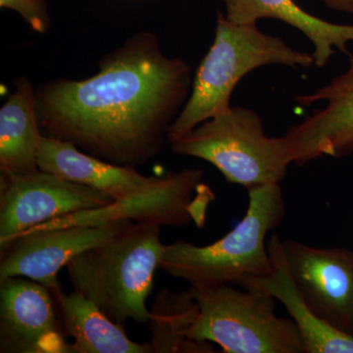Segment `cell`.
Segmentation results:
<instances>
[{
	"instance_id": "3957f363",
	"label": "cell",
	"mask_w": 353,
	"mask_h": 353,
	"mask_svg": "<svg viewBox=\"0 0 353 353\" xmlns=\"http://www.w3.org/2000/svg\"><path fill=\"white\" fill-rule=\"evenodd\" d=\"M245 217L215 243L199 246L185 241L165 245L159 268L190 285H236L273 271L265 245L267 234L284 219L280 183L250 188Z\"/></svg>"
},
{
	"instance_id": "7a4b0ae2",
	"label": "cell",
	"mask_w": 353,
	"mask_h": 353,
	"mask_svg": "<svg viewBox=\"0 0 353 353\" xmlns=\"http://www.w3.org/2000/svg\"><path fill=\"white\" fill-rule=\"evenodd\" d=\"M165 245L161 227L132 222L110 240L81 253L67 264L75 292L92 301L120 326L148 324L146 301L154 285Z\"/></svg>"
},
{
	"instance_id": "7c38bea8",
	"label": "cell",
	"mask_w": 353,
	"mask_h": 353,
	"mask_svg": "<svg viewBox=\"0 0 353 353\" xmlns=\"http://www.w3.org/2000/svg\"><path fill=\"white\" fill-rule=\"evenodd\" d=\"M54 296L25 277L0 282V352L71 353L58 323Z\"/></svg>"
},
{
	"instance_id": "9a60e30c",
	"label": "cell",
	"mask_w": 353,
	"mask_h": 353,
	"mask_svg": "<svg viewBox=\"0 0 353 353\" xmlns=\"http://www.w3.org/2000/svg\"><path fill=\"white\" fill-rule=\"evenodd\" d=\"M225 17L238 25L256 24L261 19H276L299 30L314 46L315 65L328 64L334 50L348 54L353 43V25H340L315 17L297 6L294 0H221Z\"/></svg>"
},
{
	"instance_id": "52a82bcc",
	"label": "cell",
	"mask_w": 353,
	"mask_h": 353,
	"mask_svg": "<svg viewBox=\"0 0 353 353\" xmlns=\"http://www.w3.org/2000/svg\"><path fill=\"white\" fill-rule=\"evenodd\" d=\"M214 199L212 190L203 183V172L201 169L170 171L150 187L114 201L108 205L48 221L28 231L101 226L121 221L160 227H183L194 223L202 228L205 224L209 205Z\"/></svg>"
},
{
	"instance_id": "2e32d148",
	"label": "cell",
	"mask_w": 353,
	"mask_h": 353,
	"mask_svg": "<svg viewBox=\"0 0 353 353\" xmlns=\"http://www.w3.org/2000/svg\"><path fill=\"white\" fill-rule=\"evenodd\" d=\"M14 92L0 109V173L39 170L43 132L36 106V88L26 77L13 82Z\"/></svg>"
},
{
	"instance_id": "277c9868",
	"label": "cell",
	"mask_w": 353,
	"mask_h": 353,
	"mask_svg": "<svg viewBox=\"0 0 353 353\" xmlns=\"http://www.w3.org/2000/svg\"><path fill=\"white\" fill-rule=\"evenodd\" d=\"M267 65L309 68L315 61L313 54L264 34L256 24H234L218 12L214 41L196 70L189 99L169 130V145L201 123L227 112L241 79Z\"/></svg>"
},
{
	"instance_id": "4fadbf2b",
	"label": "cell",
	"mask_w": 353,
	"mask_h": 353,
	"mask_svg": "<svg viewBox=\"0 0 353 353\" xmlns=\"http://www.w3.org/2000/svg\"><path fill=\"white\" fill-rule=\"evenodd\" d=\"M268 252L273 263L272 273L248 279L240 287L263 290L285 306L303 339L304 353H353V336L323 321L304 301L290 277L282 240L277 234L272 236Z\"/></svg>"
},
{
	"instance_id": "e0dca14e",
	"label": "cell",
	"mask_w": 353,
	"mask_h": 353,
	"mask_svg": "<svg viewBox=\"0 0 353 353\" xmlns=\"http://www.w3.org/2000/svg\"><path fill=\"white\" fill-rule=\"evenodd\" d=\"M61 315L65 336L73 339L71 353H152L150 343H139L127 336L124 327L112 321L79 292H52Z\"/></svg>"
},
{
	"instance_id": "30bf717a",
	"label": "cell",
	"mask_w": 353,
	"mask_h": 353,
	"mask_svg": "<svg viewBox=\"0 0 353 353\" xmlns=\"http://www.w3.org/2000/svg\"><path fill=\"white\" fill-rule=\"evenodd\" d=\"M131 223L25 232L0 246V282L25 277L57 292L61 289L57 275L64 266L85 250L110 240Z\"/></svg>"
},
{
	"instance_id": "d6986e66",
	"label": "cell",
	"mask_w": 353,
	"mask_h": 353,
	"mask_svg": "<svg viewBox=\"0 0 353 353\" xmlns=\"http://www.w3.org/2000/svg\"><path fill=\"white\" fill-rule=\"evenodd\" d=\"M323 2L333 10L353 14V0H323Z\"/></svg>"
},
{
	"instance_id": "ba28073f",
	"label": "cell",
	"mask_w": 353,
	"mask_h": 353,
	"mask_svg": "<svg viewBox=\"0 0 353 353\" xmlns=\"http://www.w3.org/2000/svg\"><path fill=\"white\" fill-rule=\"evenodd\" d=\"M114 201L105 192L41 169L30 174L0 173V246L48 221Z\"/></svg>"
},
{
	"instance_id": "5b68a950",
	"label": "cell",
	"mask_w": 353,
	"mask_h": 353,
	"mask_svg": "<svg viewBox=\"0 0 353 353\" xmlns=\"http://www.w3.org/2000/svg\"><path fill=\"white\" fill-rule=\"evenodd\" d=\"M188 292L196 308L185 340L216 343L226 353L304 352L296 325L276 315L277 301L265 290L220 285H190Z\"/></svg>"
},
{
	"instance_id": "5bb4252c",
	"label": "cell",
	"mask_w": 353,
	"mask_h": 353,
	"mask_svg": "<svg viewBox=\"0 0 353 353\" xmlns=\"http://www.w3.org/2000/svg\"><path fill=\"white\" fill-rule=\"evenodd\" d=\"M39 168L101 190L115 201L150 187L160 178L143 175L132 167L109 163L83 152L73 143L46 137L39 146Z\"/></svg>"
},
{
	"instance_id": "8fae6325",
	"label": "cell",
	"mask_w": 353,
	"mask_h": 353,
	"mask_svg": "<svg viewBox=\"0 0 353 353\" xmlns=\"http://www.w3.org/2000/svg\"><path fill=\"white\" fill-rule=\"evenodd\" d=\"M303 108L326 102L299 124L285 132L284 139L292 163L304 165L322 157L341 158L353 153V54L345 73L318 88L313 94L297 95Z\"/></svg>"
},
{
	"instance_id": "9c48e42d",
	"label": "cell",
	"mask_w": 353,
	"mask_h": 353,
	"mask_svg": "<svg viewBox=\"0 0 353 353\" xmlns=\"http://www.w3.org/2000/svg\"><path fill=\"white\" fill-rule=\"evenodd\" d=\"M292 281L320 319L353 336V252L282 241Z\"/></svg>"
},
{
	"instance_id": "6da1fadb",
	"label": "cell",
	"mask_w": 353,
	"mask_h": 353,
	"mask_svg": "<svg viewBox=\"0 0 353 353\" xmlns=\"http://www.w3.org/2000/svg\"><path fill=\"white\" fill-rule=\"evenodd\" d=\"M83 80L57 79L36 88L43 136L73 143L109 163L143 166L168 143L190 97L192 70L167 57L152 32H139L101 58Z\"/></svg>"
},
{
	"instance_id": "ac0fdd59",
	"label": "cell",
	"mask_w": 353,
	"mask_h": 353,
	"mask_svg": "<svg viewBox=\"0 0 353 353\" xmlns=\"http://www.w3.org/2000/svg\"><path fill=\"white\" fill-rule=\"evenodd\" d=\"M0 7L19 13L32 31L46 34L50 30L51 20L46 0H0Z\"/></svg>"
},
{
	"instance_id": "8992f818",
	"label": "cell",
	"mask_w": 353,
	"mask_h": 353,
	"mask_svg": "<svg viewBox=\"0 0 353 353\" xmlns=\"http://www.w3.org/2000/svg\"><path fill=\"white\" fill-rule=\"evenodd\" d=\"M175 154L212 164L227 183L246 189L280 183L292 159L284 137L270 138L259 114L233 108L170 143Z\"/></svg>"
}]
</instances>
